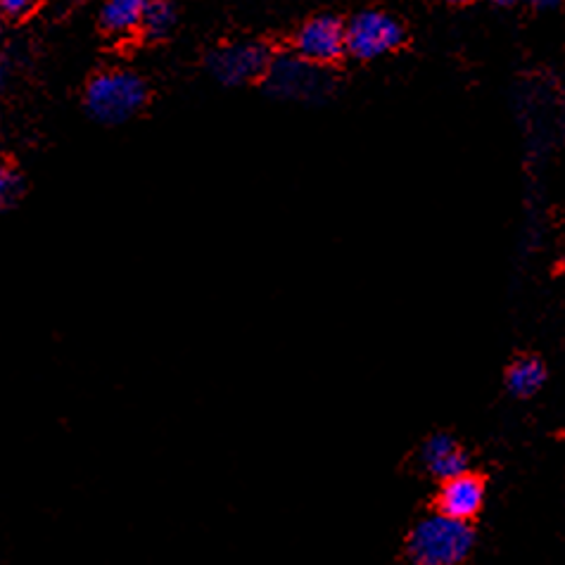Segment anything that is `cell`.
<instances>
[{"instance_id": "ba28073f", "label": "cell", "mask_w": 565, "mask_h": 565, "mask_svg": "<svg viewBox=\"0 0 565 565\" xmlns=\"http://www.w3.org/2000/svg\"><path fill=\"white\" fill-rule=\"evenodd\" d=\"M423 466L428 468V473L435 476L437 480H451L468 470V457L466 451L459 447V443L454 437L439 433L426 439L420 451Z\"/></svg>"}, {"instance_id": "30bf717a", "label": "cell", "mask_w": 565, "mask_h": 565, "mask_svg": "<svg viewBox=\"0 0 565 565\" xmlns=\"http://www.w3.org/2000/svg\"><path fill=\"white\" fill-rule=\"evenodd\" d=\"M143 0H109L100 10V26L113 36H129L140 29Z\"/></svg>"}, {"instance_id": "6da1fadb", "label": "cell", "mask_w": 565, "mask_h": 565, "mask_svg": "<svg viewBox=\"0 0 565 565\" xmlns=\"http://www.w3.org/2000/svg\"><path fill=\"white\" fill-rule=\"evenodd\" d=\"M473 544L476 532L470 523L433 513L414 525L406 552L414 565H461L473 552Z\"/></svg>"}, {"instance_id": "4fadbf2b", "label": "cell", "mask_w": 565, "mask_h": 565, "mask_svg": "<svg viewBox=\"0 0 565 565\" xmlns=\"http://www.w3.org/2000/svg\"><path fill=\"white\" fill-rule=\"evenodd\" d=\"M31 10H34V3H29V0H3V3H0V12L8 14L12 20L24 18Z\"/></svg>"}, {"instance_id": "7c38bea8", "label": "cell", "mask_w": 565, "mask_h": 565, "mask_svg": "<svg viewBox=\"0 0 565 565\" xmlns=\"http://www.w3.org/2000/svg\"><path fill=\"white\" fill-rule=\"evenodd\" d=\"M20 191V179L12 174L10 169L0 167V207L8 205V202L18 195Z\"/></svg>"}, {"instance_id": "3957f363", "label": "cell", "mask_w": 565, "mask_h": 565, "mask_svg": "<svg viewBox=\"0 0 565 565\" xmlns=\"http://www.w3.org/2000/svg\"><path fill=\"white\" fill-rule=\"evenodd\" d=\"M264 84L280 100H323L333 88V78L302 57L280 55L266 67Z\"/></svg>"}, {"instance_id": "8fae6325", "label": "cell", "mask_w": 565, "mask_h": 565, "mask_svg": "<svg viewBox=\"0 0 565 565\" xmlns=\"http://www.w3.org/2000/svg\"><path fill=\"white\" fill-rule=\"evenodd\" d=\"M179 22V10L169 0H152L143 8V18H140V31L148 39H167L171 31L177 29Z\"/></svg>"}, {"instance_id": "9c48e42d", "label": "cell", "mask_w": 565, "mask_h": 565, "mask_svg": "<svg viewBox=\"0 0 565 565\" xmlns=\"http://www.w3.org/2000/svg\"><path fill=\"white\" fill-rule=\"evenodd\" d=\"M546 383V366L537 356H521L515 359L507 373V385L513 397H532Z\"/></svg>"}, {"instance_id": "5bb4252c", "label": "cell", "mask_w": 565, "mask_h": 565, "mask_svg": "<svg viewBox=\"0 0 565 565\" xmlns=\"http://www.w3.org/2000/svg\"><path fill=\"white\" fill-rule=\"evenodd\" d=\"M0 84H3V70H0Z\"/></svg>"}, {"instance_id": "5b68a950", "label": "cell", "mask_w": 565, "mask_h": 565, "mask_svg": "<svg viewBox=\"0 0 565 565\" xmlns=\"http://www.w3.org/2000/svg\"><path fill=\"white\" fill-rule=\"evenodd\" d=\"M269 62L271 55L262 43L243 41L212 51L207 57V67L224 86H245L255 82V78H262Z\"/></svg>"}, {"instance_id": "7a4b0ae2", "label": "cell", "mask_w": 565, "mask_h": 565, "mask_svg": "<svg viewBox=\"0 0 565 565\" xmlns=\"http://www.w3.org/2000/svg\"><path fill=\"white\" fill-rule=\"evenodd\" d=\"M148 86L143 78L127 70H109L90 78L86 88V109L103 124H121L143 109Z\"/></svg>"}, {"instance_id": "277c9868", "label": "cell", "mask_w": 565, "mask_h": 565, "mask_svg": "<svg viewBox=\"0 0 565 565\" xmlns=\"http://www.w3.org/2000/svg\"><path fill=\"white\" fill-rule=\"evenodd\" d=\"M404 24L383 10H361L344 22V53L356 60H375L404 43Z\"/></svg>"}, {"instance_id": "52a82bcc", "label": "cell", "mask_w": 565, "mask_h": 565, "mask_svg": "<svg viewBox=\"0 0 565 565\" xmlns=\"http://www.w3.org/2000/svg\"><path fill=\"white\" fill-rule=\"evenodd\" d=\"M484 504V482L473 473H461L451 480H445L437 494V513L454 521L470 523L480 513Z\"/></svg>"}, {"instance_id": "8992f818", "label": "cell", "mask_w": 565, "mask_h": 565, "mask_svg": "<svg viewBox=\"0 0 565 565\" xmlns=\"http://www.w3.org/2000/svg\"><path fill=\"white\" fill-rule=\"evenodd\" d=\"M297 57H302L311 65L326 67L340 60L344 53V22L335 14H317L295 36Z\"/></svg>"}]
</instances>
